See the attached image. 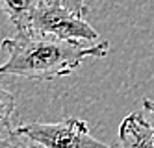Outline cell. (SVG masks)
Returning a JSON list of instances; mask_svg holds the SVG:
<instances>
[{"instance_id": "5", "label": "cell", "mask_w": 154, "mask_h": 148, "mask_svg": "<svg viewBox=\"0 0 154 148\" xmlns=\"http://www.w3.org/2000/svg\"><path fill=\"white\" fill-rule=\"evenodd\" d=\"M37 4L39 0H0V6L17 32H26Z\"/></svg>"}, {"instance_id": "7", "label": "cell", "mask_w": 154, "mask_h": 148, "mask_svg": "<svg viewBox=\"0 0 154 148\" xmlns=\"http://www.w3.org/2000/svg\"><path fill=\"white\" fill-rule=\"evenodd\" d=\"M0 148H45V146L39 144L37 141H34L24 133H19L17 130H11L8 133H2V137H0Z\"/></svg>"}, {"instance_id": "6", "label": "cell", "mask_w": 154, "mask_h": 148, "mask_svg": "<svg viewBox=\"0 0 154 148\" xmlns=\"http://www.w3.org/2000/svg\"><path fill=\"white\" fill-rule=\"evenodd\" d=\"M13 113H15V96L0 85V133L11 131Z\"/></svg>"}, {"instance_id": "4", "label": "cell", "mask_w": 154, "mask_h": 148, "mask_svg": "<svg viewBox=\"0 0 154 148\" xmlns=\"http://www.w3.org/2000/svg\"><path fill=\"white\" fill-rule=\"evenodd\" d=\"M119 148H154V124L134 111L119 126Z\"/></svg>"}, {"instance_id": "9", "label": "cell", "mask_w": 154, "mask_h": 148, "mask_svg": "<svg viewBox=\"0 0 154 148\" xmlns=\"http://www.w3.org/2000/svg\"><path fill=\"white\" fill-rule=\"evenodd\" d=\"M143 107L154 117V98H143Z\"/></svg>"}, {"instance_id": "8", "label": "cell", "mask_w": 154, "mask_h": 148, "mask_svg": "<svg viewBox=\"0 0 154 148\" xmlns=\"http://www.w3.org/2000/svg\"><path fill=\"white\" fill-rule=\"evenodd\" d=\"M47 2H56V4H61L65 6L67 9L74 11L76 15L84 17L87 13V4H89V0H47Z\"/></svg>"}, {"instance_id": "1", "label": "cell", "mask_w": 154, "mask_h": 148, "mask_svg": "<svg viewBox=\"0 0 154 148\" xmlns=\"http://www.w3.org/2000/svg\"><path fill=\"white\" fill-rule=\"evenodd\" d=\"M8 59L0 65V76H23L34 82H50L72 74L87 58H104L109 43L82 44L76 39H60L48 33L17 32L2 41Z\"/></svg>"}, {"instance_id": "2", "label": "cell", "mask_w": 154, "mask_h": 148, "mask_svg": "<svg viewBox=\"0 0 154 148\" xmlns=\"http://www.w3.org/2000/svg\"><path fill=\"white\" fill-rule=\"evenodd\" d=\"M45 148H112L95 139L89 133V126L82 119H63L60 122H28L17 128Z\"/></svg>"}, {"instance_id": "3", "label": "cell", "mask_w": 154, "mask_h": 148, "mask_svg": "<svg viewBox=\"0 0 154 148\" xmlns=\"http://www.w3.org/2000/svg\"><path fill=\"white\" fill-rule=\"evenodd\" d=\"M26 32L48 33L60 39H76V41H97L98 33L84 17L76 15L61 4L39 0V4L30 19Z\"/></svg>"}]
</instances>
